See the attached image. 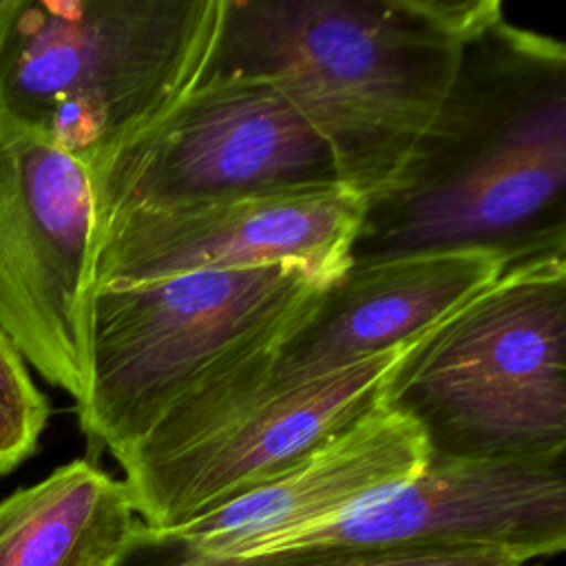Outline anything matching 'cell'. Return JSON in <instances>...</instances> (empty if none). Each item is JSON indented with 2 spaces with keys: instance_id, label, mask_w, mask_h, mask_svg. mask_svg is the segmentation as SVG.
<instances>
[{
  "instance_id": "cell-1",
  "label": "cell",
  "mask_w": 566,
  "mask_h": 566,
  "mask_svg": "<svg viewBox=\"0 0 566 566\" xmlns=\"http://www.w3.org/2000/svg\"><path fill=\"white\" fill-rule=\"evenodd\" d=\"M440 250L566 254V46L504 13L467 40L436 117L365 203L352 263Z\"/></svg>"
},
{
  "instance_id": "cell-2",
  "label": "cell",
  "mask_w": 566,
  "mask_h": 566,
  "mask_svg": "<svg viewBox=\"0 0 566 566\" xmlns=\"http://www.w3.org/2000/svg\"><path fill=\"white\" fill-rule=\"evenodd\" d=\"M500 0H223L210 71L276 88L365 201L436 117L467 40Z\"/></svg>"
},
{
  "instance_id": "cell-3",
  "label": "cell",
  "mask_w": 566,
  "mask_h": 566,
  "mask_svg": "<svg viewBox=\"0 0 566 566\" xmlns=\"http://www.w3.org/2000/svg\"><path fill=\"white\" fill-rule=\"evenodd\" d=\"M223 0H0V128L86 168L210 69Z\"/></svg>"
},
{
  "instance_id": "cell-4",
  "label": "cell",
  "mask_w": 566,
  "mask_h": 566,
  "mask_svg": "<svg viewBox=\"0 0 566 566\" xmlns=\"http://www.w3.org/2000/svg\"><path fill=\"white\" fill-rule=\"evenodd\" d=\"M387 407L438 455L564 460L566 254L506 265L402 360Z\"/></svg>"
},
{
  "instance_id": "cell-5",
  "label": "cell",
  "mask_w": 566,
  "mask_h": 566,
  "mask_svg": "<svg viewBox=\"0 0 566 566\" xmlns=\"http://www.w3.org/2000/svg\"><path fill=\"white\" fill-rule=\"evenodd\" d=\"M329 283L296 263L199 270L86 296L84 436L111 455L243 354L287 338Z\"/></svg>"
},
{
  "instance_id": "cell-6",
  "label": "cell",
  "mask_w": 566,
  "mask_h": 566,
  "mask_svg": "<svg viewBox=\"0 0 566 566\" xmlns=\"http://www.w3.org/2000/svg\"><path fill=\"white\" fill-rule=\"evenodd\" d=\"M88 172L93 221L124 203L343 184L329 144L276 88L210 69Z\"/></svg>"
},
{
  "instance_id": "cell-7",
  "label": "cell",
  "mask_w": 566,
  "mask_h": 566,
  "mask_svg": "<svg viewBox=\"0 0 566 566\" xmlns=\"http://www.w3.org/2000/svg\"><path fill=\"white\" fill-rule=\"evenodd\" d=\"M427 334L318 376L263 385L175 453L119 467L146 533L179 528L276 480L387 405L398 367Z\"/></svg>"
},
{
  "instance_id": "cell-8",
  "label": "cell",
  "mask_w": 566,
  "mask_h": 566,
  "mask_svg": "<svg viewBox=\"0 0 566 566\" xmlns=\"http://www.w3.org/2000/svg\"><path fill=\"white\" fill-rule=\"evenodd\" d=\"M365 203L343 184L124 203L93 221L88 294L186 272L272 263H296L334 283L352 265Z\"/></svg>"
},
{
  "instance_id": "cell-9",
  "label": "cell",
  "mask_w": 566,
  "mask_h": 566,
  "mask_svg": "<svg viewBox=\"0 0 566 566\" xmlns=\"http://www.w3.org/2000/svg\"><path fill=\"white\" fill-rule=\"evenodd\" d=\"M93 188L60 146L0 128V329L51 385L80 402Z\"/></svg>"
},
{
  "instance_id": "cell-10",
  "label": "cell",
  "mask_w": 566,
  "mask_h": 566,
  "mask_svg": "<svg viewBox=\"0 0 566 566\" xmlns=\"http://www.w3.org/2000/svg\"><path fill=\"white\" fill-rule=\"evenodd\" d=\"M502 548L539 562L566 548L564 460H473L431 453L391 493L323 526L243 555L398 548Z\"/></svg>"
},
{
  "instance_id": "cell-11",
  "label": "cell",
  "mask_w": 566,
  "mask_h": 566,
  "mask_svg": "<svg viewBox=\"0 0 566 566\" xmlns=\"http://www.w3.org/2000/svg\"><path fill=\"white\" fill-rule=\"evenodd\" d=\"M431 451L420 427L382 405L276 480L166 533L146 546L228 559L334 522L413 480Z\"/></svg>"
},
{
  "instance_id": "cell-12",
  "label": "cell",
  "mask_w": 566,
  "mask_h": 566,
  "mask_svg": "<svg viewBox=\"0 0 566 566\" xmlns=\"http://www.w3.org/2000/svg\"><path fill=\"white\" fill-rule=\"evenodd\" d=\"M506 261L489 250H440L352 263L279 345L265 385L294 382L431 332L491 285Z\"/></svg>"
},
{
  "instance_id": "cell-13",
  "label": "cell",
  "mask_w": 566,
  "mask_h": 566,
  "mask_svg": "<svg viewBox=\"0 0 566 566\" xmlns=\"http://www.w3.org/2000/svg\"><path fill=\"white\" fill-rule=\"evenodd\" d=\"M146 526L122 480L82 458L0 502V566H126Z\"/></svg>"
},
{
  "instance_id": "cell-14",
  "label": "cell",
  "mask_w": 566,
  "mask_h": 566,
  "mask_svg": "<svg viewBox=\"0 0 566 566\" xmlns=\"http://www.w3.org/2000/svg\"><path fill=\"white\" fill-rule=\"evenodd\" d=\"M168 566H544L522 559L502 548L458 546V548H398V551H358L325 555H252V557H192L181 555Z\"/></svg>"
},
{
  "instance_id": "cell-15",
  "label": "cell",
  "mask_w": 566,
  "mask_h": 566,
  "mask_svg": "<svg viewBox=\"0 0 566 566\" xmlns=\"http://www.w3.org/2000/svg\"><path fill=\"white\" fill-rule=\"evenodd\" d=\"M49 420V402L35 387L27 360L0 329V475L38 449Z\"/></svg>"
}]
</instances>
